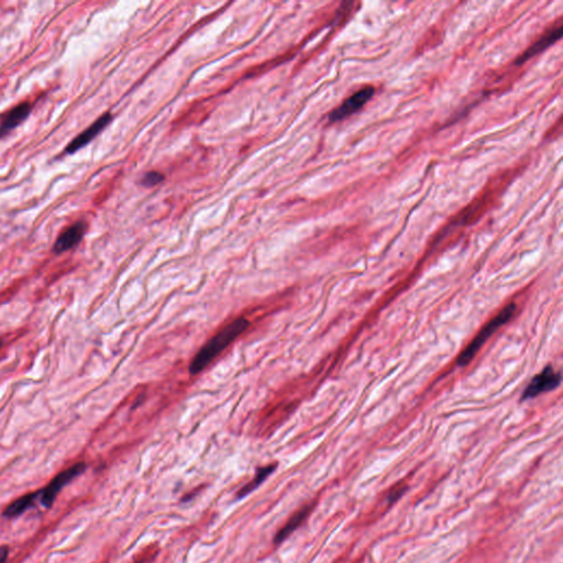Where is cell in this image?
I'll list each match as a JSON object with an SVG mask.
<instances>
[{
	"label": "cell",
	"instance_id": "7",
	"mask_svg": "<svg viewBox=\"0 0 563 563\" xmlns=\"http://www.w3.org/2000/svg\"><path fill=\"white\" fill-rule=\"evenodd\" d=\"M562 19L558 20V23L550 28L547 32L542 35V38L539 39L537 42L533 44L529 49L526 50L523 55H520L516 60L517 66H522L523 63L531 60L533 57L540 55L544 50H547L549 46L555 44L562 35Z\"/></svg>",
	"mask_w": 563,
	"mask_h": 563
},
{
	"label": "cell",
	"instance_id": "2",
	"mask_svg": "<svg viewBox=\"0 0 563 563\" xmlns=\"http://www.w3.org/2000/svg\"><path fill=\"white\" fill-rule=\"evenodd\" d=\"M515 312H516V305L514 303L508 304L506 307H504L501 312L498 313L493 319H491L484 326L482 330L480 331L475 338L473 339V342L468 344L464 351L461 353L457 361V366H468V363L471 362L474 357L477 355V352L482 348L483 344L488 342V339L492 336L493 333H495L498 328L506 325L507 322L512 319Z\"/></svg>",
	"mask_w": 563,
	"mask_h": 563
},
{
	"label": "cell",
	"instance_id": "8",
	"mask_svg": "<svg viewBox=\"0 0 563 563\" xmlns=\"http://www.w3.org/2000/svg\"><path fill=\"white\" fill-rule=\"evenodd\" d=\"M87 230V224L85 221H77L74 225L66 228V230L61 233L57 239L52 251L55 255H61L79 246L81 240L84 238L85 233Z\"/></svg>",
	"mask_w": 563,
	"mask_h": 563
},
{
	"label": "cell",
	"instance_id": "12",
	"mask_svg": "<svg viewBox=\"0 0 563 563\" xmlns=\"http://www.w3.org/2000/svg\"><path fill=\"white\" fill-rule=\"evenodd\" d=\"M275 468H277V464H272V466L261 468L260 470L257 472V474H255V479L252 480L251 482L248 483L244 488L239 491L238 497H244V496L250 494L252 491H255L263 481H266V477H268L270 474L275 471Z\"/></svg>",
	"mask_w": 563,
	"mask_h": 563
},
{
	"label": "cell",
	"instance_id": "13",
	"mask_svg": "<svg viewBox=\"0 0 563 563\" xmlns=\"http://www.w3.org/2000/svg\"><path fill=\"white\" fill-rule=\"evenodd\" d=\"M164 181V175L160 172L151 171L146 173L141 179V184L146 187H153Z\"/></svg>",
	"mask_w": 563,
	"mask_h": 563
},
{
	"label": "cell",
	"instance_id": "5",
	"mask_svg": "<svg viewBox=\"0 0 563 563\" xmlns=\"http://www.w3.org/2000/svg\"><path fill=\"white\" fill-rule=\"evenodd\" d=\"M561 373L555 372L553 366H548L531 379V384L524 391L523 401L537 397L544 393L551 392L561 384Z\"/></svg>",
	"mask_w": 563,
	"mask_h": 563
},
{
	"label": "cell",
	"instance_id": "9",
	"mask_svg": "<svg viewBox=\"0 0 563 563\" xmlns=\"http://www.w3.org/2000/svg\"><path fill=\"white\" fill-rule=\"evenodd\" d=\"M31 110H32V106L28 101L19 103L10 109L0 121V139L8 136L11 131L19 127L22 122L30 116Z\"/></svg>",
	"mask_w": 563,
	"mask_h": 563
},
{
	"label": "cell",
	"instance_id": "11",
	"mask_svg": "<svg viewBox=\"0 0 563 563\" xmlns=\"http://www.w3.org/2000/svg\"><path fill=\"white\" fill-rule=\"evenodd\" d=\"M39 496H40V491L29 493V494H26V495L18 498V500L9 504L8 506L6 507L5 512L3 514V517L14 518L23 514L27 509L33 506L35 498L39 497Z\"/></svg>",
	"mask_w": 563,
	"mask_h": 563
},
{
	"label": "cell",
	"instance_id": "6",
	"mask_svg": "<svg viewBox=\"0 0 563 563\" xmlns=\"http://www.w3.org/2000/svg\"><path fill=\"white\" fill-rule=\"evenodd\" d=\"M111 120H112V115L110 112H106L103 116L99 117L92 125L87 128L86 130L83 131L81 135L70 141L64 150V155H74L87 144H90L110 124Z\"/></svg>",
	"mask_w": 563,
	"mask_h": 563
},
{
	"label": "cell",
	"instance_id": "14",
	"mask_svg": "<svg viewBox=\"0 0 563 563\" xmlns=\"http://www.w3.org/2000/svg\"><path fill=\"white\" fill-rule=\"evenodd\" d=\"M405 491H406V485H397V486H395V488L391 491L390 494H388V497H387V503H395L397 500H399V498L404 495Z\"/></svg>",
	"mask_w": 563,
	"mask_h": 563
},
{
	"label": "cell",
	"instance_id": "16",
	"mask_svg": "<svg viewBox=\"0 0 563 563\" xmlns=\"http://www.w3.org/2000/svg\"><path fill=\"white\" fill-rule=\"evenodd\" d=\"M1 346H3V342H1V340H0V348H1Z\"/></svg>",
	"mask_w": 563,
	"mask_h": 563
},
{
	"label": "cell",
	"instance_id": "15",
	"mask_svg": "<svg viewBox=\"0 0 563 563\" xmlns=\"http://www.w3.org/2000/svg\"><path fill=\"white\" fill-rule=\"evenodd\" d=\"M9 555V547L8 546H1L0 547V563H6L7 562V559H8Z\"/></svg>",
	"mask_w": 563,
	"mask_h": 563
},
{
	"label": "cell",
	"instance_id": "10",
	"mask_svg": "<svg viewBox=\"0 0 563 563\" xmlns=\"http://www.w3.org/2000/svg\"><path fill=\"white\" fill-rule=\"evenodd\" d=\"M310 511H312V505H307V506L303 507V508L299 509L295 514L293 515L290 520L277 533L275 544H281L282 542H284L285 539L290 536L293 531H295L305 522Z\"/></svg>",
	"mask_w": 563,
	"mask_h": 563
},
{
	"label": "cell",
	"instance_id": "3",
	"mask_svg": "<svg viewBox=\"0 0 563 563\" xmlns=\"http://www.w3.org/2000/svg\"><path fill=\"white\" fill-rule=\"evenodd\" d=\"M85 470H86V464L84 462H77L57 474L48 486L40 491L42 505L46 508H51L59 493L66 488V485L70 484L74 479L84 473Z\"/></svg>",
	"mask_w": 563,
	"mask_h": 563
},
{
	"label": "cell",
	"instance_id": "4",
	"mask_svg": "<svg viewBox=\"0 0 563 563\" xmlns=\"http://www.w3.org/2000/svg\"><path fill=\"white\" fill-rule=\"evenodd\" d=\"M374 94H375V88L373 86H366L362 90H357L353 95L347 98L342 105L339 106L338 108L331 111L329 116H328V121L335 124V122L347 119L348 117L352 116L357 111L361 110L363 106L366 105L370 99H372Z\"/></svg>",
	"mask_w": 563,
	"mask_h": 563
},
{
	"label": "cell",
	"instance_id": "1",
	"mask_svg": "<svg viewBox=\"0 0 563 563\" xmlns=\"http://www.w3.org/2000/svg\"><path fill=\"white\" fill-rule=\"evenodd\" d=\"M249 327L250 322L246 317H238L229 322L213 338L209 339L196 353L195 357H192L190 363V373L197 375L203 372L224 350L227 349L233 342H236L237 338L246 333Z\"/></svg>",
	"mask_w": 563,
	"mask_h": 563
}]
</instances>
